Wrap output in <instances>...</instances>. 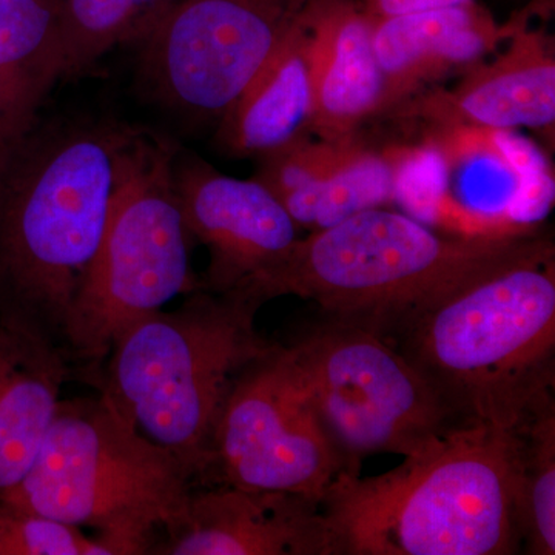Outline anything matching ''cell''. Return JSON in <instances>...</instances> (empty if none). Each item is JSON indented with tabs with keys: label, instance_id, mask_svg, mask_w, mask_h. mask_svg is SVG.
Returning a JSON list of instances; mask_svg holds the SVG:
<instances>
[{
	"label": "cell",
	"instance_id": "cell-1",
	"mask_svg": "<svg viewBox=\"0 0 555 555\" xmlns=\"http://www.w3.org/2000/svg\"><path fill=\"white\" fill-rule=\"evenodd\" d=\"M126 133L116 124L38 119L0 156V320L62 347L104 235Z\"/></svg>",
	"mask_w": 555,
	"mask_h": 555
},
{
	"label": "cell",
	"instance_id": "cell-2",
	"mask_svg": "<svg viewBox=\"0 0 555 555\" xmlns=\"http://www.w3.org/2000/svg\"><path fill=\"white\" fill-rule=\"evenodd\" d=\"M383 338L460 423L513 429L554 398V244L455 288Z\"/></svg>",
	"mask_w": 555,
	"mask_h": 555
},
{
	"label": "cell",
	"instance_id": "cell-3",
	"mask_svg": "<svg viewBox=\"0 0 555 555\" xmlns=\"http://www.w3.org/2000/svg\"><path fill=\"white\" fill-rule=\"evenodd\" d=\"M551 244L537 232L438 235L408 215L367 208L298 238L278 264L233 291L261 306L286 295L310 299L324 315L385 337L455 288Z\"/></svg>",
	"mask_w": 555,
	"mask_h": 555
},
{
	"label": "cell",
	"instance_id": "cell-4",
	"mask_svg": "<svg viewBox=\"0 0 555 555\" xmlns=\"http://www.w3.org/2000/svg\"><path fill=\"white\" fill-rule=\"evenodd\" d=\"M321 511L334 555L517 554L509 430L455 426L382 476L339 474Z\"/></svg>",
	"mask_w": 555,
	"mask_h": 555
},
{
	"label": "cell",
	"instance_id": "cell-5",
	"mask_svg": "<svg viewBox=\"0 0 555 555\" xmlns=\"http://www.w3.org/2000/svg\"><path fill=\"white\" fill-rule=\"evenodd\" d=\"M259 308L240 291L196 288L127 328L102 367V396L181 463L193 488L206 480L230 390L269 345L255 327Z\"/></svg>",
	"mask_w": 555,
	"mask_h": 555
},
{
	"label": "cell",
	"instance_id": "cell-6",
	"mask_svg": "<svg viewBox=\"0 0 555 555\" xmlns=\"http://www.w3.org/2000/svg\"><path fill=\"white\" fill-rule=\"evenodd\" d=\"M193 485L181 463L108 398L62 400L20 485L2 499L96 532L109 555L152 554Z\"/></svg>",
	"mask_w": 555,
	"mask_h": 555
},
{
	"label": "cell",
	"instance_id": "cell-7",
	"mask_svg": "<svg viewBox=\"0 0 555 555\" xmlns=\"http://www.w3.org/2000/svg\"><path fill=\"white\" fill-rule=\"evenodd\" d=\"M177 147L127 127L100 247L65 317L62 349L98 387L120 335L201 287L173 181Z\"/></svg>",
	"mask_w": 555,
	"mask_h": 555
},
{
	"label": "cell",
	"instance_id": "cell-8",
	"mask_svg": "<svg viewBox=\"0 0 555 555\" xmlns=\"http://www.w3.org/2000/svg\"><path fill=\"white\" fill-rule=\"evenodd\" d=\"M286 346L341 462L358 476L367 456H409L463 425L434 387L372 328L324 318Z\"/></svg>",
	"mask_w": 555,
	"mask_h": 555
},
{
	"label": "cell",
	"instance_id": "cell-9",
	"mask_svg": "<svg viewBox=\"0 0 555 555\" xmlns=\"http://www.w3.org/2000/svg\"><path fill=\"white\" fill-rule=\"evenodd\" d=\"M318 0H177L141 40L152 96L184 118H222Z\"/></svg>",
	"mask_w": 555,
	"mask_h": 555
},
{
	"label": "cell",
	"instance_id": "cell-10",
	"mask_svg": "<svg viewBox=\"0 0 555 555\" xmlns=\"http://www.w3.org/2000/svg\"><path fill=\"white\" fill-rule=\"evenodd\" d=\"M343 474L286 346L269 341L230 390L203 486L294 492L321 503Z\"/></svg>",
	"mask_w": 555,
	"mask_h": 555
},
{
	"label": "cell",
	"instance_id": "cell-11",
	"mask_svg": "<svg viewBox=\"0 0 555 555\" xmlns=\"http://www.w3.org/2000/svg\"><path fill=\"white\" fill-rule=\"evenodd\" d=\"M427 141L443 167V192L430 221L462 236L535 232L554 201L550 164L516 131L433 122Z\"/></svg>",
	"mask_w": 555,
	"mask_h": 555
},
{
	"label": "cell",
	"instance_id": "cell-12",
	"mask_svg": "<svg viewBox=\"0 0 555 555\" xmlns=\"http://www.w3.org/2000/svg\"><path fill=\"white\" fill-rule=\"evenodd\" d=\"M173 181L185 229L210 257L204 291H233L278 264L299 238L286 208L255 178L228 177L177 150Z\"/></svg>",
	"mask_w": 555,
	"mask_h": 555
},
{
	"label": "cell",
	"instance_id": "cell-13",
	"mask_svg": "<svg viewBox=\"0 0 555 555\" xmlns=\"http://www.w3.org/2000/svg\"><path fill=\"white\" fill-rule=\"evenodd\" d=\"M152 554L334 555V547L318 500L215 485L190 491L181 517Z\"/></svg>",
	"mask_w": 555,
	"mask_h": 555
},
{
	"label": "cell",
	"instance_id": "cell-14",
	"mask_svg": "<svg viewBox=\"0 0 555 555\" xmlns=\"http://www.w3.org/2000/svg\"><path fill=\"white\" fill-rule=\"evenodd\" d=\"M298 139L258 158L255 179L283 204L299 230L332 228L358 211L396 201V169L387 152L356 137Z\"/></svg>",
	"mask_w": 555,
	"mask_h": 555
},
{
	"label": "cell",
	"instance_id": "cell-15",
	"mask_svg": "<svg viewBox=\"0 0 555 555\" xmlns=\"http://www.w3.org/2000/svg\"><path fill=\"white\" fill-rule=\"evenodd\" d=\"M528 20L525 11L499 24L476 0L372 17V40L385 83L382 112L398 107L427 83L485 61Z\"/></svg>",
	"mask_w": 555,
	"mask_h": 555
},
{
	"label": "cell",
	"instance_id": "cell-16",
	"mask_svg": "<svg viewBox=\"0 0 555 555\" xmlns=\"http://www.w3.org/2000/svg\"><path fill=\"white\" fill-rule=\"evenodd\" d=\"M420 115L433 122H456L492 130H535L554 133L555 50L543 28L528 22L507 39L494 60L463 72L449 93H437L422 104Z\"/></svg>",
	"mask_w": 555,
	"mask_h": 555
},
{
	"label": "cell",
	"instance_id": "cell-17",
	"mask_svg": "<svg viewBox=\"0 0 555 555\" xmlns=\"http://www.w3.org/2000/svg\"><path fill=\"white\" fill-rule=\"evenodd\" d=\"M312 36V134L327 141L356 137L383 109L372 17L353 0H321Z\"/></svg>",
	"mask_w": 555,
	"mask_h": 555
},
{
	"label": "cell",
	"instance_id": "cell-18",
	"mask_svg": "<svg viewBox=\"0 0 555 555\" xmlns=\"http://www.w3.org/2000/svg\"><path fill=\"white\" fill-rule=\"evenodd\" d=\"M320 2L219 119L218 142L229 155L258 159L313 137L312 24Z\"/></svg>",
	"mask_w": 555,
	"mask_h": 555
},
{
	"label": "cell",
	"instance_id": "cell-19",
	"mask_svg": "<svg viewBox=\"0 0 555 555\" xmlns=\"http://www.w3.org/2000/svg\"><path fill=\"white\" fill-rule=\"evenodd\" d=\"M69 374L61 346L0 320V499L30 470Z\"/></svg>",
	"mask_w": 555,
	"mask_h": 555
},
{
	"label": "cell",
	"instance_id": "cell-20",
	"mask_svg": "<svg viewBox=\"0 0 555 555\" xmlns=\"http://www.w3.org/2000/svg\"><path fill=\"white\" fill-rule=\"evenodd\" d=\"M511 434L513 506L521 550L555 554V403L550 398Z\"/></svg>",
	"mask_w": 555,
	"mask_h": 555
},
{
	"label": "cell",
	"instance_id": "cell-21",
	"mask_svg": "<svg viewBox=\"0 0 555 555\" xmlns=\"http://www.w3.org/2000/svg\"><path fill=\"white\" fill-rule=\"evenodd\" d=\"M62 78L93 67L109 50L141 42L177 0H54Z\"/></svg>",
	"mask_w": 555,
	"mask_h": 555
},
{
	"label": "cell",
	"instance_id": "cell-22",
	"mask_svg": "<svg viewBox=\"0 0 555 555\" xmlns=\"http://www.w3.org/2000/svg\"><path fill=\"white\" fill-rule=\"evenodd\" d=\"M54 68L61 49L54 0H0V73Z\"/></svg>",
	"mask_w": 555,
	"mask_h": 555
},
{
	"label": "cell",
	"instance_id": "cell-23",
	"mask_svg": "<svg viewBox=\"0 0 555 555\" xmlns=\"http://www.w3.org/2000/svg\"><path fill=\"white\" fill-rule=\"evenodd\" d=\"M0 555H109L76 526L0 499Z\"/></svg>",
	"mask_w": 555,
	"mask_h": 555
},
{
	"label": "cell",
	"instance_id": "cell-24",
	"mask_svg": "<svg viewBox=\"0 0 555 555\" xmlns=\"http://www.w3.org/2000/svg\"><path fill=\"white\" fill-rule=\"evenodd\" d=\"M57 79L61 75L54 68L0 73V156L35 126Z\"/></svg>",
	"mask_w": 555,
	"mask_h": 555
},
{
	"label": "cell",
	"instance_id": "cell-25",
	"mask_svg": "<svg viewBox=\"0 0 555 555\" xmlns=\"http://www.w3.org/2000/svg\"><path fill=\"white\" fill-rule=\"evenodd\" d=\"M467 0H361L360 5L372 17H390L416 11L443 9Z\"/></svg>",
	"mask_w": 555,
	"mask_h": 555
}]
</instances>
